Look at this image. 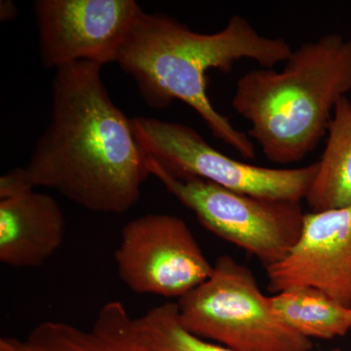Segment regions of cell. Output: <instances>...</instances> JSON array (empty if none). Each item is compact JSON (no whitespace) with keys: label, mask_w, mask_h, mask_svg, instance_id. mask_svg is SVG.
I'll use <instances>...</instances> for the list:
<instances>
[{"label":"cell","mask_w":351,"mask_h":351,"mask_svg":"<svg viewBox=\"0 0 351 351\" xmlns=\"http://www.w3.org/2000/svg\"><path fill=\"white\" fill-rule=\"evenodd\" d=\"M276 315L306 338L331 339L351 331V306L313 287L287 289L269 297Z\"/></svg>","instance_id":"cell-13"},{"label":"cell","mask_w":351,"mask_h":351,"mask_svg":"<svg viewBox=\"0 0 351 351\" xmlns=\"http://www.w3.org/2000/svg\"><path fill=\"white\" fill-rule=\"evenodd\" d=\"M34 15L44 66L117 62L143 12L134 0H36Z\"/></svg>","instance_id":"cell-8"},{"label":"cell","mask_w":351,"mask_h":351,"mask_svg":"<svg viewBox=\"0 0 351 351\" xmlns=\"http://www.w3.org/2000/svg\"><path fill=\"white\" fill-rule=\"evenodd\" d=\"M292 52L285 39L263 36L241 15L232 16L221 31L200 34L165 14L143 11L117 63L134 78L147 106L164 108L176 100L186 104L214 137L243 158L253 159L255 145L248 134L233 125L210 101L208 73H230L244 59L274 69L285 63Z\"/></svg>","instance_id":"cell-2"},{"label":"cell","mask_w":351,"mask_h":351,"mask_svg":"<svg viewBox=\"0 0 351 351\" xmlns=\"http://www.w3.org/2000/svg\"><path fill=\"white\" fill-rule=\"evenodd\" d=\"M265 269L274 294L313 287L351 306V205L304 213L299 239L285 258Z\"/></svg>","instance_id":"cell-9"},{"label":"cell","mask_w":351,"mask_h":351,"mask_svg":"<svg viewBox=\"0 0 351 351\" xmlns=\"http://www.w3.org/2000/svg\"><path fill=\"white\" fill-rule=\"evenodd\" d=\"M17 7L12 1L4 0L0 4V19L1 21H11L17 15Z\"/></svg>","instance_id":"cell-15"},{"label":"cell","mask_w":351,"mask_h":351,"mask_svg":"<svg viewBox=\"0 0 351 351\" xmlns=\"http://www.w3.org/2000/svg\"><path fill=\"white\" fill-rule=\"evenodd\" d=\"M114 261L120 280L132 292L168 299L186 297L214 269L186 221L170 214L128 221Z\"/></svg>","instance_id":"cell-7"},{"label":"cell","mask_w":351,"mask_h":351,"mask_svg":"<svg viewBox=\"0 0 351 351\" xmlns=\"http://www.w3.org/2000/svg\"><path fill=\"white\" fill-rule=\"evenodd\" d=\"M132 124L145 156L171 174L197 178L244 195L301 203L317 171V162L299 168H269L237 160L179 122L138 117L132 119Z\"/></svg>","instance_id":"cell-6"},{"label":"cell","mask_w":351,"mask_h":351,"mask_svg":"<svg viewBox=\"0 0 351 351\" xmlns=\"http://www.w3.org/2000/svg\"><path fill=\"white\" fill-rule=\"evenodd\" d=\"M101 64L55 69L49 124L29 162L0 178V197L54 189L89 211L121 214L137 204L151 175L132 119L115 106Z\"/></svg>","instance_id":"cell-1"},{"label":"cell","mask_w":351,"mask_h":351,"mask_svg":"<svg viewBox=\"0 0 351 351\" xmlns=\"http://www.w3.org/2000/svg\"><path fill=\"white\" fill-rule=\"evenodd\" d=\"M151 175L219 239L257 258L265 269L280 262L301 234V203L230 191L204 180L178 177L147 157Z\"/></svg>","instance_id":"cell-5"},{"label":"cell","mask_w":351,"mask_h":351,"mask_svg":"<svg viewBox=\"0 0 351 351\" xmlns=\"http://www.w3.org/2000/svg\"><path fill=\"white\" fill-rule=\"evenodd\" d=\"M350 91L351 38L329 34L293 50L281 71L244 73L232 105L270 162L290 165L326 137L337 104Z\"/></svg>","instance_id":"cell-3"},{"label":"cell","mask_w":351,"mask_h":351,"mask_svg":"<svg viewBox=\"0 0 351 351\" xmlns=\"http://www.w3.org/2000/svg\"><path fill=\"white\" fill-rule=\"evenodd\" d=\"M0 351H159L120 301L104 304L91 326L59 320L36 325L24 337L0 339Z\"/></svg>","instance_id":"cell-11"},{"label":"cell","mask_w":351,"mask_h":351,"mask_svg":"<svg viewBox=\"0 0 351 351\" xmlns=\"http://www.w3.org/2000/svg\"><path fill=\"white\" fill-rule=\"evenodd\" d=\"M66 219L57 201L36 189L0 197V262L15 269L43 265L63 244Z\"/></svg>","instance_id":"cell-10"},{"label":"cell","mask_w":351,"mask_h":351,"mask_svg":"<svg viewBox=\"0 0 351 351\" xmlns=\"http://www.w3.org/2000/svg\"><path fill=\"white\" fill-rule=\"evenodd\" d=\"M136 319L159 351H234L188 331L180 321L177 302L152 307Z\"/></svg>","instance_id":"cell-14"},{"label":"cell","mask_w":351,"mask_h":351,"mask_svg":"<svg viewBox=\"0 0 351 351\" xmlns=\"http://www.w3.org/2000/svg\"><path fill=\"white\" fill-rule=\"evenodd\" d=\"M332 351H339V350H332Z\"/></svg>","instance_id":"cell-16"},{"label":"cell","mask_w":351,"mask_h":351,"mask_svg":"<svg viewBox=\"0 0 351 351\" xmlns=\"http://www.w3.org/2000/svg\"><path fill=\"white\" fill-rule=\"evenodd\" d=\"M182 326L234 351H311V339L274 313L251 270L228 255L211 276L177 302Z\"/></svg>","instance_id":"cell-4"},{"label":"cell","mask_w":351,"mask_h":351,"mask_svg":"<svg viewBox=\"0 0 351 351\" xmlns=\"http://www.w3.org/2000/svg\"><path fill=\"white\" fill-rule=\"evenodd\" d=\"M311 212L351 205V101L337 104L306 199Z\"/></svg>","instance_id":"cell-12"}]
</instances>
